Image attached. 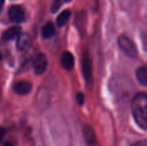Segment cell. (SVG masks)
I'll return each instance as SVG.
<instances>
[{
  "label": "cell",
  "instance_id": "277c9868",
  "mask_svg": "<svg viewBox=\"0 0 147 146\" xmlns=\"http://www.w3.org/2000/svg\"><path fill=\"white\" fill-rule=\"evenodd\" d=\"M33 66H34V73L36 75L42 74L46 71L47 66V60L46 56L42 53L37 54L34 59Z\"/></svg>",
  "mask_w": 147,
  "mask_h": 146
},
{
  "label": "cell",
  "instance_id": "30bf717a",
  "mask_svg": "<svg viewBox=\"0 0 147 146\" xmlns=\"http://www.w3.org/2000/svg\"><path fill=\"white\" fill-rule=\"evenodd\" d=\"M22 29L19 26H14L9 28H8L3 34V39L4 40H10L17 38L21 34Z\"/></svg>",
  "mask_w": 147,
  "mask_h": 146
},
{
  "label": "cell",
  "instance_id": "e0dca14e",
  "mask_svg": "<svg viewBox=\"0 0 147 146\" xmlns=\"http://www.w3.org/2000/svg\"><path fill=\"white\" fill-rule=\"evenodd\" d=\"M4 134H5V130H4L3 127H1V126H0V141L3 139V138Z\"/></svg>",
  "mask_w": 147,
  "mask_h": 146
},
{
  "label": "cell",
  "instance_id": "44dd1931",
  "mask_svg": "<svg viewBox=\"0 0 147 146\" xmlns=\"http://www.w3.org/2000/svg\"><path fill=\"white\" fill-rule=\"evenodd\" d=\"M1 59H2V56H1V54H0V61H1Z\"/></svg>",
  "mask_w": 147,
  "mask_h": 146
},
{
  "label": "cell",
  "instance_id": "6da1fadb",
  "mask_svg": "<svg viewBox=\"0 0 147 146\" xmlns=\"http://www.w3.org/2000/svg\"><path fill=\"white\" fill-rule=\"evenodd\" d=\"M134 118L138 126L144 131L147 129V96L146 93L136 95L132 102Z\"/></svg>",
  "mask_w": 147,
  "mask_h": 146
},
{
  "label": "cell",
  "instance_id": "2e32d148",
  "mask_svg": "<svg viewBox=\"0 0 147 146\" xmlns=\"http://www.w3.org/2000/svg\"><path fill=\"white\" fill-rule=\"evenodd\" d=\"M132 146H147V140L144 139V140H141V141H138V142L133 144Z\"/></svg>",
  "mask_w": 147,
  "mask_h": 146
},
{
  "label": "cell",
  "instance_id": "9c48e42d",
  "mask_svg": "<svg viewBox=\"0 0 147 146\" xmlns=\"http://www.w3.org/2000/svg\"><path fill=\"white\" fill-rule=\"evenodd\" d=\"M29 46H30V36H29V34L27 33L21 34L17 37V41H16L17 48L21 51H24Z\"/></svg>",
  "mask_w": 147,
  "mask_h": 146
},
{
  "label": "cell",
  "instance_id": "7c38bea8",
  "mask_svg": "<svg viewBox=\"0 0 147 146\" xmlns=\"http://www.w3.org/2000/svg\"><path fill=\"white\" fill-rule=\"evenodd\" d=\"M70 17H71V11H70L69 9L64 10L63 12H61V13L58 15V17H57V19H56V23H57V25H58L59 27H63V26H65V25L67 23V22H68V20L70 19Z\"/></svg>",
  "mask_w": 147,
  "mask_h": 146
},
{
  "label": "cell",
  "instance_id": "9a60e30c",
  "mask_svg": "<svg viewBox=\"0 0 147 146\" xmlns=\"http://www.w3.org/2000/svg\"><path fill=\"white\" fill-rule=\"evenodd\" d=\"M77 100L79 105H83L84 102V96L82 93H78L77 94Z\"/></svg>",
  "mask_w": 147,
  "mask_h": 146
},
{
  "label": "cell",
  "instance_id": "5b68a950",
  "mask_svg": "<svg viewBox=\"0 0 147 146\" xmlns=\"http://www.w3.org/2000/svg\"><path fill=\"white\" fill-rule=\"evenodd\" d=\"M9 17L14 22H22L25 19L23 9L19 5H12L9 9Z\"/></svg>",
  "mask_w": 147,
  "mask_h": 146
},
{
  "label": "cell",
  "instance_id": "ba28073f",
  "mask_svg": "<svg viewBox=\"0 0 147 146\" xmlns=\"http://www.w3.org/2000/svg\"><path fill=\"white\" fill-rule=\"evenodd\" d=\"M61 65L65 70H67V71L71 70L74 66V57H73V55L69 52H63V54L61 56Z\"/></svg>",
  "mask_w": 147,
  "mask_h": 146
},
{
  "label": "cell",
  "instance_id": "5bb4252c",
  "mask_svg": "<svg viewBox=\"0 0 147 146\" xmlns=\"http://www.w3.org/2000/svg\"><path fill=\"white\" fill-rule=\"evenodd\" d=\"M61 5H62V2H61V0H55V1L53 3V4H52L51 11H52L53 13L57 12V11L59 9V8L61 7Z\"/></svg>",
  "mask_w": 147,
  "mask_h": 146
},
{
  "label": "cell",
  "instance_id": "3957f363",
  "mask_svg": "<svg viewBox=\"0 0 147 146\" xmlns=\"http://www.w3.org/2000/svg\"><path fill=\"white\" fill-rule=\"evenodd\" d=\"M82 70L84 79L87 81L88 83L91 82L92 78V65L91 60L90 58V54L87 51H84L83 57H82Z\"/></svg>",
  "mask_w": 147,
  "mask_h": 146
},
{
  "label": "cell",
  "instance_id": "8992f818",
  "mask_svg": "<svg viewBox=\"0 0 147 146\" xmlns=\"http://www.w3.org/2000/svg\"><path fill=\"white\" fill-rule=\"evenodd\" d=\"M83 132H84V135L85 140L88 144V146H98L96 137L94 130L92 129L91 126H90L88 125L84 126Z\"/></svg>",
  "mask_w": 147,
  "mask_h": 146
},
{
  "label": "cell",
  "instance_id": "7a4b0ae2",
  "mask_svg": "<svg viewBox=\"0 0 147 146\" xmlns=\"http://www.w3.org/2000/svg\"><path fill=\"white\" fill-rule=\"evenodd\" d=\"M118 44H119L120 48L128 57L133 58V59L137 58V56H138L137 47H136L135 44L134 43V41L130 38H128L125 35H121L118 40Z\"/></svg>",
  "mask_w": 147,
  "mask_h": 146
},
{
  "label": "cell",
  "instance_id": "8fae6325",
  "mask_svg": "<svg viewBox=\"0 0 147 146\" xmlns=\"http://www.w3.org/2000/svg\"><path fill=\"white\" fill-rule=\"evenodd\" d=\"M55 28L52 22H47L43 28H42V36L45 39H50L55 34Z\"/></svg>",
  "mask_w": 147,
  "mask_h": 146
},
{
  "label": "cell",
  "instance_id": "ffe728a7",
  "mask_svg": "<svg viewBox=\"0 0 147 146\" xmlns=\"http://www.w3.org/2000/svg\"><path fill=\"white\" fill-rule=\"evenodd\" d=\"M64 1H65V2H70L71 0H64Z\"/></svg>",
  "mask_w": 147,
  "mask_h": 146
},
{
  "label": "cell",
  "instance_id": "52a82bcc",
  "mask_svg": "<svg viewBox=\"0 0 147 146\" xmlns=\"http://www.w3.org/2000/svg\"><path fill=\"white\" fill-rule=\"evenodd\" d=\"M32 89V83L28 81H20L14 85V90L16 94L24 96L28 94Z\"/></svg>",
  "mask_w": 147,
  "mask_h": 146
},
{
  "label": "cell",
  "instance_id": "ac0fdd59",
  "mask_svg": "<svg viewBox=\"0 0 147 146\" xmlns=\"http://www.w3.org/2000/svg\"><path fill=\"white\" fill-rule=\"evenodd\" d=\"M3 3H4V0H0V12H1V10H2V9L3 7Z\"/></svg>",
  "mask_w": 147,
  "mask_h": 146
},
{
  "label": "cell",
  "instance_id": "4fadbf2b",
  "mask_svg": "<svg viewBox=\"0 0 147 146\" xmlns=\"http://www.w3.org/2000/svg\"><path fill=\"white\" fill-rule=\"evenodd\" d=\"M137 79L140 84L143 86L147 85V68L146 66H142L138 69L136 73Z\"/></svg>",
  "mask_w": 147,
  "mask_h": 146
},
{
  "label": "cell",
  "instance_id": "d6986e66",
  "mask_svg": "<svg viewBox=\"0 0 147 146\" xmlns=\"http://www.w3.org/2000/svg\"><path fill=\"white\" fill-rule=\"evenodd\" d=\"M3 146H13V145H11L10 143H5V144H4V145H3Z\"/></svg>",
  "mask_w": 147,
  "mask_h": 146
}]
</instances>
